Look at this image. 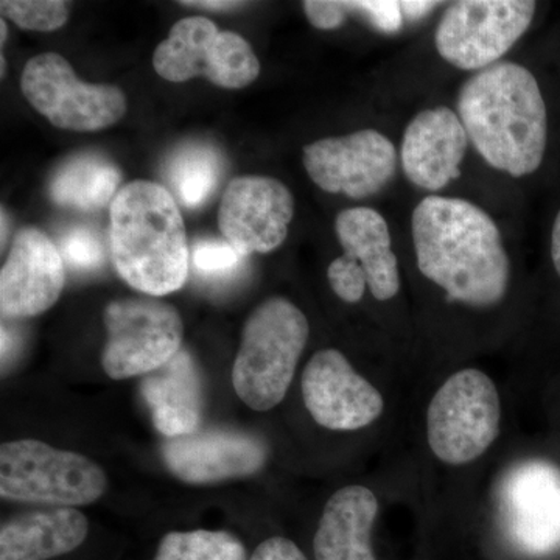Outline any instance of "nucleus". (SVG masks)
<instances>
[{
    "mask_svg": "<svg viewBox=\"0 0 560 560\" xmlns=\"http://www.w3.org/2000/svg\"><path fill=\"white\" fill-rule=\"evenodd\" d=\"M302 9L308 22L318 31H337L350 13L348 2L335 0H307L302 3Z\"/></svg>",
    "mask_w": 560,
    "mask_h": 560,
    "instance_id": "obj_30",
    "label": "nucleus"
},
{
    "mask_svg": "<svg viewBox=\"0 0 560 560\" xmlns=\"http://www.w3.org/2000/svg\"><path fill=\"white\" fill-rule=\"evenodd\" d=\"M293 217L294 198L285 184L268 176H242L224 190L219 226L224 241L248 257L278 249Z\"/></svg>",
    "mask_w": 560,
    "mask_h": 560,
    "instance_id": "obj_13",
    "label": "nucleus"
},
{
    "mask_svg": "<svg viewBox=\"0 0 560 560\" xmlns=\"http://www.w3.org/2000/svg\"><path fill=\"white\" fill-rule=\"evenodd\" d=\"M221 156L206 143H189L172 154L165 167L168 191L187 209H198L212 197L219 187Z\"/></svg>",
    "mask_w": 560,
    "mask_h": 560,
    "instance_id": "obj_23",
    "label": "nucleus"
},
{
    "mask_svg": "<svg viewBox=\"0 0 560 560\" xmlns=\"http://www.w3.org/2000/svg\"><path fill=\"white\" fill-rule=\"evenodd\" d=\"M551 260L560 278V210L551 228Z\"/></svg>",
    "mask_w": 560,
    "mask_h": 560,
    "instance_id": "obj_34",
    "label": "nucleus"
},
{
    "mask_svg": "<svg viewBox=\"0 0 560 560\" xmlns=\"http://www.w3.org/2000/svg\"><path fill=\"white\" fill-rule=\"evenodd\" d=\"M121 175L97 153H80L62 162L50 180V197L62 208L94 212L113 205Z\"/></svg>",
    "mask_w": 560,
    "mask_h": 560,
    "instance_id": "obj_22",
    "label": "nucleus"
},
{
    "mask_svg": "<svg viewBox=\"0 0 560 560\" xmlns=\"http://www.w3.org/2000/svg\"><path fill=\"white\" fill-rule=\"evenodd\" d=\"M108 480L94 460L46 442H5L0 448V497L18 503L73 508L94 503Z\"/></svg>",
    "mask_w": 560,
    "mask_h": 560,
    "instance_id": "obj_5",
    "label": "nucleus"
},
{
    "mask_svg": "<svg viewBox=\"0 0 560 560\" xmlns=\"http://www.w3.org/2000/svg\"><path fill=\"white\" fill-rule=\"evenodd\" d=\"M419 271L452 300L492 307L506 296L511 261L492 217L463 198L429 195L411 215Z\"/></svg>",
    "mask_w": 560,
    "mask_h": 560,
    "instance_id": "obj_1",
    "label": "nucleus"
},
{
    "mask_svg": "<svg viewBox=\"0 0 560 560\" xmlns=\"http://www.w3.org/2000/svg\"><path fill=\"white\" fill-rule=\"evenodd\" d=\"M103 323L106 342L102 364L114 381L149 375L180 352L184 326L179 312L156 298L109 302Z\"/></svg>",
    "mask_w": 560,
    "mask_h": 560,
    "instance_id": "obj_7",
    "label": "nucleus"
},
{
    "mask_svg": "<svg viewBox=\"0 0 560 560\" xmlns=\"http://www.w3.org/2000/svg\"><path fill=\"white\" fill-rule=\"evenodd\" d=\"M0 35H2V40L0 43L5 44L7 35H9V28H7L5 20L0 21Z\"/></svg>",
    "mask_w": 560,
    "mask_h": 560,
    "instance_id": "obj_35",
    "label": "nucleus"
},
{
    "mask_svg": "<svg viewBox=\"0 0 560 560\" xmlns=\"http://www.w3.org/2000/svg\"><path fill=\"white\" fill-rule=\"evenodd\" d=\"M302 399L316 423L334 431H355L381 418L385 401L337 349L315 353L302 374Z\"/></svg>",
    "mask_w": 560,
    "mask_h": 560,
    "instance_id": "obj_14",
    "label": "nucleus"
},
{
    "mask_svg": "<svg viewBox=\"0 0 560 560\" xmlns=\"http://www.w3.org/2000/svg\"><path fill=\"white\" fill-rule=\"evenodd\" d=\"M350 13H359L377 31L397 33L404 25L400 2L371 0V2H348Z\"/></svg>",
    "mask_w": 560,
    "mask_h": 560,
    "instance_id": "obj_29",
    "label": "nucleus"
},
{
    "mask_svg": "<svg viewBox=\"0 0 560 560\" xmlns=\"http://www.w3.org/2000/svg\"><path fill=\"white\" fill-rule=\"evenodd\" d=\"M308 334L307 316L283 298L250 313L232 368L235 393L249 408L268 411L285 399Z\"/></svg>",
    "mask_w": 560,
    "mask_h": 560,
    "instance_id": "obj_4",
    "label": "nucleus"
},
{
    "mask_svg": "<svg viewBox=\"0 0 560 560\" xmlns=\"http://www.w3.org/2000/svg\"><path fill=\"white\" fill-rule=\"evenodd\" d=\"M153 66L158 75L172 83L206 77L224 90H242L260 75L259 58L248 40L220 31L202 16L176 22L154 50Z\"/></svg>",
    "mask_w": 560,
    "mask_h": 560,
    "instance_id": "obj_8",
    "label": "nucleus"
},
{
    "mask_svg": "<svg viewBox=\"0 0 560 560\" xmlns=\"http://www.w3.org/2000/svg\"><path fill=\"white\" fill-rule=\"evenodd\" d=\"M500 514L508 537L530 556L560 548V469L548 460L518 464L500 489Z\"/></svg>",
    "mask_w": 560,
    "mask_h": 560,
    "instance_id": "obj_12",
    "label": "nucleus"
},
{
    "mask_svg": "<svg viewBox=\"0 0 560 560\" xmlns=\"http://www.w3.org/2000/svg\"><path fill=\"white\" fill-rule=\"evenodd\" d=\"M331 290L348 304H357L366 293L368 276L359 261L348 254L337 257L327 270Z\"/></svg>",
    "mask_w": 560,
    "mask_h": 560,
    "instance_id": "obj_28",
    "label": "nucleus"
},
{
    "mask_svg": "<svg viewBox=\"0 0 560 560\" xmlns=\"http://www.w3.org/2000/svg\"><path fill=\"white\" fill-rule=\"evenodd\" d=\"M180 5L195 7V9L223 11L241 7L242 2H231V0H202V2H198V0H191V2H180Z\"/></svg>",
    "mask_w": 560,
    "mask_h": 560,
    "instance_id": "obj_33",
    "label": "nucleus"
},
{
    "mask_svg": "<svg viewBox=\"0 0 560 560\" xmlns=\"http://www.w3.org/2000/svg\"><path fill=\"white\" fill-rule=\"evenodd\" d=\"M66 264L60 249L38 228H22L0 271L3 318H32L60 300Z\"/></svg>",
    "mask_w": 560,
    "mask_h": 560,
    "instance_id": "obj_15",
    "label": "nucleus"
},
{
    "mask_svg": "<svg viewBox=\"0 0 560 560\" xmlns=\"http://www.w3.org/2000/svg\"><path fill=\"white\" fill-rule=\"evenodd\" d=\"M153 560H248L234 534L226 530H173L160 541Z\"/></svg>",
    "mask_w": 560,
    "mask_h": 560,
    "instance_id": "obj_24",
    "label": "nucleus"
},
{
    "mask_svg": "<svg viewBox=\"0 0 560 560\" xmlns=\"http://www.w3.org/2000/svg\"><path fill=\"white\" fill-rule=\"evenodd\" d=\"M21 90L33 108L61 130H105L127 113L119 88L84 83L58 54L32 58L22 72Z\"/></svg>",
    "mask_w": 560,
    "mask_h": 560,
    "instance_id": "obj_10",
    "label": "nucleus"
},
{
    "mask_svg": "<svg viewBox=\"0 0 560 560\" xmlns=\"http://www.w3.org/2000/svg\"><path fill=\"white\" fill-rule=\"evenodd\" d=\"M529 0H460L442 14L434 46L442 60L460 70L488 69L525 35L536 16Z\"/></svg>",
    "mask_w": 560,
    "mask_h": 560,
    "instance_id": "obj_9",
    "label": "nucleus"
},
{
    "mask_svg": "<svg viewBox=\"0 0 560 560\" xmlns=\"http://www.w3.org/2000/svg\"><path fill=\"white\" fill-rule=\"evenodd\" d=\"M469 136L447 106L420 110L405 128L400 161L405 176L419 189L440 191L460 176Z\"/></svg>",
    "mask_w": 560,
    "mask_h": 560,
    "instance_id": "obj_17",
    "label": "nucleus"
},
{
    "mask_svg": "<svg viewBox=\"0 0 560 560\" xmlns=\"http://www.w3.org/2000/svg\"><path fill=\"white\" fill-rule=\"evenodd\" d=\"M458 116L471 145L495 171L523 178L539 171L547 153L548 110L534 73L500 61L460 86Z\"/></svg>",
    "mask_w": 560,
    "mask_h": 560,
    "instance_id": "obj_2",
    "label": "nucleus"
},
{
    "mask_svg": "<svg viewBox=\"0 0 560 560\" xmlns=\"http://www.w3.org/2000/svg\"><path fill=\"white\" fill-rule=\"evenodd\" d=\"M0 61H2V77H3V75H5V69H7L5 57L0 58Z\"/></svg>",
    "mask_w": 560,
    "mask_h": 560,
    "instance_id": "obj_37",
    "label": "nucleus"
},
{
    "mask_svg": "<svg viewBox=\"0 0 560 560\" xmlns=\"http://www.w3.org/2000/svg\"><path fill=\"white\" fill-rule=\"evenodd\" d=\"M66 267L73 271H94L106 260V245L97 231L86 226L70 228L57 243Z\"/></svg>",
    "mask_w": 560,
    "mask_h": 560,
    "instance_id": "obj_26",
    "label": "nucleus"
},
{
    "mask_svg": "<svg viewBox=\"0 0 560 560\" xmlns=\"http://www.w3.org/2000/svg\"><path fill=\"white\" fill-rule=\"evenodd\" d=\"M5 223H7L5 210H2V243L5 242L7 230H9V224H7V226H5Z\"/></svg>",
    "mask_w": 560,
    "mask_h": 560,
    "instance_id": "obj_36",
    "label": "nucleus"
},
{
    "mask_svg": "<svg viewBox=\"0 0 560 560\" xmlns=\"http://www.w3.org/2000/svg\"><path fill=\"white\" fill-rule=\"evenodd\" d=\"M438 5H440V2H400L401 13L408 20H422Z\"/></svg>",
    "mask_w": 560,
    "mask_h": 560,
    "instance_id": "obj_32",
    "label": "nucleus"
},
{
    "mask_svg": "<svg viewBox=\"0 0 560 560\" xmlns=\"http://www.w3.org/2000/svg\"><path fill=\"white\" fill-rule=\"evenodd\" d=\"M109 253L120 278L140 293L165 296L186 283L189 242L168 189L135 180L119 190L109 208Z\"/></svg>",
    "mask_w": 560,
    "mask_h": 560,
    "instance_id": "obj_3",
    "label": "nucleus"
},
{
    "mask_svg": "<svg viewBox=\"0 0 560 560\" xmlns=\"http://www.w3.org/2000/svg\"><path fill=\"white\" fill-rule=\"evenodd\" d=\"M142 397L161 434L173 438L195 433L202 416V388L194 360L187 352L173 357L142 382Z\"/></svg>",
    "mask_w": 560,
    "mask_h": 560,
    "instance_id": "obj_20",
    "label": "nucleus"
},
{
    "mask_svg": "<svg viewBox=\"0 0 560 560\" xmlns=\"http://www.w3.org/2000/svg\"><path fill=\"white\" fill-rule=\"evenodd\" d=\"M90 522L73 508H49L18 515L0 529V560H50L77 550Z\"/></svg>",
    "mask_w": 560,
    "mask_h": 560,
    "instance_id": "obj_19",
    "label": "nucleus"
},
{
    "mask_svg": "<svg viewBox=\"0 0 560 560\" xmlns=\"http://www.w3.org/2000/svg\"><path fill=\"white\" fill-rule=\"evenodd\" d=\"M162 458L178 480L213 485L257 474L268 451L259 438L243 431L197 430L165 442Z\"/></svg>",
    "mask_w": 560,
    "mask_h": 560,
    "instance_id": "obj_16",
    "label": "nucleus"
},
{
    "mask_svg": "<svg viewBox=\"0 0 560 560\" xmlns=\"http://www.w3.org/2000/svg\"><path fill=\"white\" fill-rule=\"evenodd\" d=\"M501 401L485 372L463 370L434 394L427 411L431 452L442 463L463 466L485 455L500 434Z\"/></svg>",
    "mask_w": 560,
    "mask_h": 560,
    "instance_id": "obj_6",
    "label": "nucleus"
},
{
    "mask_svg": "<svg viewBox=\"0 0 560 560\" xmlns=\"http://www.w3.org/2000/svg\"><path fill=\"white\" fill-rule=\"evenodd\" d=\"M249 560H308L294 541L285 537H271L261 541Z\"/></svg>",
    "mask_w": 560,
    "mask_h": 560,
    "instance_id": "obj_31",
    "label": "nucleus"
},
{
    "mask_svg": "<svg viewBox=\"0 0 560 560\" xmlns=\"http://www.w3.org/2000/svg\"><path fill=\"white\" fill-rule=\"evenodd\" d=\"M397 150L377 130H360L304 147L305 172L329 194L364 200L385 189L397 172Z\"/></svg>",
    "mask_w": 560,
    "mask_h": 560,
    "instance_id": "obj_11",
    "label": "nucleus"
},
{
    "mask_svg": "<svg viewBox=\"0 0 560 560\" xmlns=\"http://www.w3.org/2000/svg\"><path fill=\"white\" fill-rule=\"evenodd\" d=\"M242 256L228 241L205 238L190 249V261L198 275L209 279L230 278L242 267Z\"/></svg>",
    "mask_w": 560,
    "mask_h": 560,
    "instance_id": "obj_27",
    "label": "nucleus"
},
{
    "mask_svg": "<svg viewBox=\"0 0 560 560\" xmlns=\"http://www.w3.org/2000/svg\"><path fill=\"white\" fill-rule=\"evenodd\" d=\"M378 501L364 486H348L335 492L324 508L313 552L316 560H377L371 533Z\"/></svg>",
    "mask_w": 560,
    "mask_h": 560,
    "instance_id": "obj_18",
    "label": "nucleus"
},
{
    "mask_svg": "<svg viewBox=\"0 0 560 560\" xmlns=\"http://www.w3.org/2000/svg\"><path fill=\"white\" fill-rule=\"evenodd\" d=\"M335 231L345 254L353 257L368 276V287L377 301H389L400 291V271L388 221L378 210L350 208L338 213Z\"/></svg>",
    "mask_w": 560,
    "mask_h": 560,
    "instance_id": "obj_21",
    "label": "nucleus"
},
{
    "mask_svg": "<svg viewBox=\"0 0 560 560\" xmlns=\"http://www.w3.org/2000/svg\"><path fill=\"white\" fill-rule=\"evenodd\" d=\"M2 16L32 32H55L69 20V3L62 0H3Z\"/></svg>",
    "mask_w": 560,
    "mask_h": 560,
    "instance_id": "obj_25",
    "label": "nucleus"
}]
</instances>
